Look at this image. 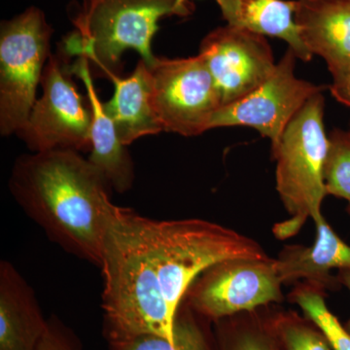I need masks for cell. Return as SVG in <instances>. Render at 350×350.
Wrapping results in <instances>:
<instances>
[{
    "instance_id": "obj_13",
    "label": "cell",
    "mask_w": 350,
    "mask_h": 350,
    "mask_svg": "<svg viewBox=\"0 0 350 350\" xmlns=\"http://www.w3.org/2000/svg\"><path fill=\"white\" fill-rule=\"evenodd\" d=\"M49 319L12 262H0V350H38Z\"/></svg>"
},
{
    "instance_id": "obj_6",
    "label": "cell",
    "mask_w": 350,
    "mask_h": 350,
    "mask_svg": "<svg viewBox=\"0 0 350 350\" xmlns=\"http://www.w3.org/2000/svg\"><path fill=\"white\" fill-rule=\"evenodd\" d=\"M53 29L40 9L31 7L0 29V133H18L36 103V91L51 56Z\"/></svg>"
},
{
    "instance_id": "obj_7",
    "label": "cell",
    "mask_w": 350,
    "mask_h": 350,
    "mask_svg": "<svg viewBox=\"0 0 350 350\" xmlns=\"http://www.w3.org/2000/svg\"><path fill=\"white\" fill-rule=\"evenodd\" d=\"M71 57L59 45L44 68L42 96L17 133L32 153L55 149L91 152L93 111L89 98L79 93L73 81Z\"/></svg>"
},
{
    "instance_id": "obj_15",
    "label": "cell",
    "mask_w": 350,
    "mask_h": 350,
    "mask_svg": "<svg viewBox=\"0 0 350 350\" xmlns=\"http://www.w3.org/2000/svg\"><path fill=\"white\" fill-rule=\"evenodd\" d=\"M71 72L84 83L93 111L92 149L89 161L100 170L110 189L119 194L128 192L135 181V165L126 145L122 144L111 118L105 109L94 85L86 57L71 64Z\"/></svg>"
},
{
    "instance_id": "obj_24",
    "label": "cell",
    "mask_w": 350,
    "mask_h": 350,
    "mask_svg": "<svg viewBox=\"0 0 350 350\" xmlns=\"http://www.w3.org/2000/svg\"><path fill=\"white\" fill-rule=\"evenodd\" d=\"M336 276H337V280L340 286H345L350 292V269L338 271ZM345 326L350 333V319Z\"/></svg>"
},
{
    "instance_id": "obj_20",
    "label": "cell",
    "mask_w": 350,
    "mask_h": 350,
    "mask_svg": "<svg viewBox=\"0 0 350 350\" xmlns=\"http://www.w3.org/2000/svg\"><path fill=\"white\" fill-rule=\"evenodd\" d=\"M290 299L322 331L332 349L350 350V333L329 310L323 289L310 283H303L295 288Z\"/></svg>"
},
{
    "instance_id": "obj_22",
    "label": "cell",
    "mask_w": 350,
    "mask_h": 350,
    "mask_svg": "<svg viewBox=\"0 0 350 350\" xmlns=\"http://www.w3.org/2000/svg\"><path fill=\"white\" fill-rule=\"evenodd\" d=\"M324 179L328 195L350 200V131H332Z\"/></svg>"
},
{
    "instance_id": "obj_19",
    "label": "cell",
    "mask_w": 350,
    "mask_h": 350,
    "mask_svg": "<svg viewBox=\"0 0 350 350\" xmlns=\"http://www.w3.org/2000/svg\"><path fill=\"white\" fill-rule=\"evenodd\" d=\"M259 310V308H258ZM239 313L213 322L217 350H282L269 323V314Z\"/></svg>"
},
{
    "instance_id": "obj_4",
    "label": "cell",
    "mask_w": 350,
    "mask_h": 350,
    "mask_svg": "<svg viewBox=\"0 0 350 350\" xmlns=\"http://www.w3.org/2000/svg\"><path fill=\"white\" fill-rule=\"evenodd\" d=\"M139 221L152 269L175 317L196 278L213 265L237 258L269 259L254 239L211 221L142 215Z\"/></svg>"
},
{
    "instance_id": "obj_10",
    "label": "cell",
    "mask_w": 350,
    "mask_h": 350,
    "mask_svg": "<svg viewBox=\"0 0 350 350\" xmlns=\"http://www.w3.org/2000/svg\"><path fill=\"white\" fill-rule=\"evenodd\" d=\"M297 59L288 48L266 82L241 100L219 108L211 120V130L248 126L269 138L271 147L275 146L295 115L310 98L325 89L297 77Z\"/></svg>"
},
{
    "instance_id": "obj_9",
    "label": "cell",
    "mask_w": 350,
    "mask_h": 350,
    "mask_svg": "<svg viewBox=\"0 0 350 350\" xmlns=\"http://www.w3.org/2000/svg\"><path fill=\"white\" fill-rule=\"evenodd\" d=\"M275 259L225 260L196 278L184 303L209 321L283 301Z\"/></svg>"
},
{
    "instance_id": "obj_18",
    "label": "cell",
    "mask_w": 350,
    "mask_h": 350,
    "mask_svg": "<svg viewBox=\"0 0 350 350\" xmlns=\"http://www.w3.org/2000/svg\"><path fill=\"white\" fill-rule=\"evenodd\" d=\"M109 350H217L213 322L196 313L182 301L174 324V342L163 336L145 334L107 342Z\"/></svg>"
},
{
    "instance_id": "obj_25",
    "label": "cell",
    "mask_w": 350,
    "mask_h": 350,
    "mask_svg": "<svg viewBox=\"0 0 350 350\" xmlns=\"http://www.w3.org/2000/svg\"><path fill=\"white\" fill-rule=\"evenodd\" d=\"M349 206H347V211H349V213L350 214V200H349Z\"/></svg>"
},
{
    "instance_id": "obj_14",
    "label": "cell",
    "mask_w": 350,
    "mask_h": 350,
    "mask_svg": "<svg viewBox=\"0 0 350 350\" xmlns=\"http://www.w3.org/2000/svg\"><path fill=\"white\" fill-rule=\"evenodd\" d=\"M317 238L310 246L287 245L275 259L283 284L305 280L321 289L340 287L333 269H350V245L342 241L322 216L315 221Z\"/></svg>"
},
{
    "instance_id": "obj_23",
    "label": "cell",
    "mask_w": 350,
    "mask_h": 350,
    "mask_svg": "<svg viewBox=\"0 0 350 350\" xmlns=\"http://www.w3.org/2000/svg\"><path fill=\"white\" fill-rule=\"evenodd\" d=\"M38 350H83V345L73 330L52 317Z\"/></svg>"
},
{
    "instance_id": "obj_11",
    "label": "cell",
    "mask_w": 350,
    "mask_h": 350,
    "mask_svg": "<svg viewBox=\"0 0 350 350\" xmlns=\"http://www.w3.org/2000/svg\"><path fill=\"white\" fill-rule=\"evenodd\" d=\"M204 59L220 94L221 107L241 100L275 72L273 51L265 36L226 25L202 39Z\"/></svg>"
},
{
    "instance_id": "obj_16",
    "label": "cell",
    "mask_w": 350,
    "mask_h": 350,
    "mask_svg": "<svg viewBox=\"0 0 350 350\" xmlns=\"http://www.w3.org/2000/svg\"><path fill=\"white\" fill-rule=\"evenodd\" d=\"M111 81L114 94L103 105L122 144L129 146L140 137L163 131L152 107L150 70L144 59L130 76H116Z\"/></svg>"
},
{
    "instance_id": "obj_5",
    "label": "cell",
    "mask_w": 350,
    "mask_h": 350,
    "mask_svg": "<svg viewBox=\"0 0 350 350\" xmlns=\"http://www.w3.org/2000/svg\"><path fill=\"white\" fill-rule=\"evenodd\" d=\"M324 107L323 94H314L295 115L280 142L271 147L276 162V191L290 216L273 228L276 238H291L308 218L315 222L323 216L322 202L328 196L324 169L329 148Z\"/></svg>"
},
{
    "instance_id": "obj_1",
    "label": "cell",
    "mask_w": 350,
    "mask_h": 350,
    "mask_svg": "<svg viewBox=\"0 0 350 350\" xmlns=\"http://www.w3.org/2000/svg\"><path fill=\"white\" fill-rule=\"evenodd\" d=\"M109 189L89 159L70 149L24 154L9 179L11 195L50 241L98 268L115 207Z\"/></svg>"
},
{
    "instance_id": "obj_3",
    "label": "cell",
    "mask_w": 350,
    "mask_h": 350,
    "mask_svg": "<svg viewBox=\"0 0 350 350\" xmlns=\"http://www.w3.org/2000/svg\"><path fill=\"white\" fill-rule=\"evenodd\" d=\"M195 0H85L73 25L75 32L64 40L71 56L86 57L93 77L111 80L123 70L125 51H137L144 63L153 66L157 57L152 40L163 17H188Z\"/></svg>"
},
{
    "instance_id": "obj_8",
    "label": "cell",
    "mask_w": 350,
    "mask_h": 350,
    "mask_svg": "<svg viewBox=\"0 0 350 350\" xmlns=\"http://www.w3.org/2000/svg\"><path fill=\"white\" fill-rule=\"evenodd\" d=\"M148 68L152 107L163 131L197 137L211 130L221 98L204 59L157 57Z\"/></svg>"
},
{
    "instance_id": "obj_2",
    "label": "cell",
    "mask_w": 350,
    "mask_h": 350,
    "mask_svg": "<svg viewBox=\"0 0 350 350\" xmlns=\"http://www.w3.org/2000/svg\"><path fill=\"white\" fill-rule=\"evenodd\" d=\"M139 217L115 206L108 222L100 265L103 337L110 342L155 334L174 342L176 317L152 269Z\"/></svg>"
},
{
    "instance_id": "obj_12",
    "label": "cell",
    "mask_w": 350,
    "mask_h": 350,
    "mask_svg": "<svg viewBox=\"0 0 350 350\" xmlns=\"http://www.w3.org/2000/svg\"><path fill=\"white\" fill-rule=\"evenodd\" d=\"M295 21L308 50L326 62L334 98L350 108V0H296Z\"/></svg>"
},
{
    "instance_id": "obj_17",
    "label": "cell",
    "mask_w": 350,
    "mask_h": 350,
    "mask_svg": "<svg viewBox=\"0 0 350 350\" xmlns=\"http://www.w3.org/2000/svg\"><path fill=\"white\" fill-rule=\"evenodd\" d=\"M228 25L285 41L298 59L313 55L306 47L295 21L296 0H216Z\"/></svg>"
},
{
    "instance_id": "obj_21",
    "label": "cell",
    "mask_w": 350,
    "mask_h": 350,
    "mask_svg": "<svg viewBox=\"0 0 350 350\" xmlns=\"http://www.w3.org/2000/svg\"><path fill=\"white\" fill-rule=\"evenodd\" d=\"M269 323L282 350H333L319 327L293 312L269 313Z\"/></svg>"
}]
</instances>
